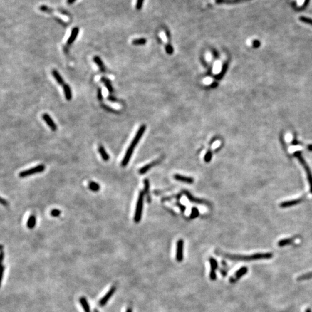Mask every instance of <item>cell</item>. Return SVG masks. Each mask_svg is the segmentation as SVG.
<instances>
[{"label": "cell", "mask_w": 312, "mask_h": 312, "mask_svg": "<svg viewBox=\"0 0 312 312\" xmlns=\"http://www.w3.org/2000/svg\"><path fill=\"white\" fill-rule=\"evenodd\" d=\"M145 129H146V127L143 125H142L140 128L139 129L137 133L136 134L135 136V138L133 139L132 141L131 142L130 146L128 147L125 154V156L124 157L123 160H122V162H121V165L122 167H125L127 165V164H128L131 158V156L132 155V153H133V152L136 147V146L137 145V144L138 143L140 139L141 138L142 135L143 134V133L145 132Z\"/></svg>", "instance_id": "1"}, {"label": "cell", "mask_w": 312, "mask_h": 312, "mask_svg": "<svg viewBox=\"0 0 312 312\" xmlns=\"http://www.w3.org/2000/svg\"><path fill=\"white\" fill-rule=\"evenodd\" d=\"M225 256L227 259H229L230 260L250 261H254V260L270 259L273 257V254L271 253H256V254H254L250 255V256L227 254L225 255Z\"/></svg>", "instance_id": "2"}, {"label": "cell", "mask_w": 312, "mask_h": 312, "mask_svg": "<svg viewBox=\"0 0 312 312\" xmlns=\"http://www.w3.org/2000/svg\"><path fill=\"white\" fill-rule=\"evenodd\" d=\"M145 195L143 191H140L139 192L134 216V222L135 223H139L141 220Z\"/></svg>", "instance_id": "3"}, {"label": "cell", "mask_w": 312, "mask_h": 312, "mask_svg": "<svg viewBox=\"0 0 312 312\" xmlns=\"http://www.w3.org/2000/svg\"><path fill=\"white\" fill-rule=\"evenodd\" d=\"M294 156L298 158V161L302 164V165L303 167V168L305 169V171L306 172L309 184V186H310V191H311V192L312 194V172H311V170L309 167L308 166V164L306 163V162L304 160L303 157L302 156L301 152H295L294 153Z\"/></svg>", "instance_id": "4"}, {"label": "cell", "mask_w": 312, "mask_h": 312, "mask_svg": "<svg viewBox=\"0 0 312 312\" xmlns=\"http://www.w3.org/2000/svg\"><path fill=\"white\" fill-rule=\"evenodd\" d=\"M45 167L44 165H43V164L39 165L38 166H36L35 167L31 168H30L29 170H27L21 171V172H20V173H19V176L20 177H22V178L34 175V174H36V173L42 172H43L45 171Z\"/></svg>", "instance_id": "5"}, {"label": "cell", "mask_w": 312, "mask_h": 312, "mask_svg": "<svg viewBox=\"0 0 312 312\" xmlns=\"http://www.w3.org/2000/svg\"><path fill=\"white\" fill-rule=\"evenodd\" d=\"M116 291V287L115 286H112L110 290L108 291V293L104 295V296L99 301V305L100 306H104L108 301L110 299V298L113 296L115 291Z\"/></svg>", "instance_id": "6"}, {"label": "cell", "mask_w": 312, "mask_h": 312, "mask_svg": "<svg viewBox=\"0 0 312 312\" xmlns=\"http://www.w3.org/2000/svg\"><path fill=\"white\" fill-rule=\"evenodd\" d=\"M183 241L180 239L176 244V259L178 262H182L183 259Z\"/></svg>", "instance_id": "7"}, {"label": "cell", "mask_w": 312, "mask_h": 312, "mask_svg": "<svg viewBox=\"0 0 312 312\" xmlns=\"http://www.w3.org/2000/svg\"><path fill=\"white\" fill-rule=\"evenodd\" d=\"M247 271H248V268L246 266H243L242 268H241L236 272V273L235 274L234 277L230 278L229 281L231 283L235 282L236 280H238V279L242 277L243 276L246 275L247 273Z\"/></svg>", "instance_id": "8"}, {"label": "cell", "mask_w": 312, "mask_h": 312, "mask_svg": "<svg viewBox=\"0 0 312 312\" xmlns=\"http://www.w3.org/2000/svg\"><path fill=\"white\" fill-rule=\"evenodd\" d=\"M42 119L44 121L46 122V123L48 124V125L50 127V128L52 130V131H56L57 125L54 121L53 120L52 118L48 113L43 114Z\"/></svg>", "instance_id": "9"}, {"label": "cell", "mask_w": 312, "mask_h": 312, "mask_svg": "<svg viewBox=\"0 0 312 312\" xmlns=\"http://www.w3.org/2000/svg\"><path fill=\"white\" fill-rule=\"evenodd\" d=\"M302 201H303V199L299 198V199H293V200H290L288 201H284L280 204V207L282 208L291 207H293L294 205L300 204L301 202H302Z\"/></svg>", "instance_id": "10"}, {"label": "cell", "mask_w": 312, "mask_h": 312, "mask_svg": "<svg viewBox=\"0 0 312 312\" xmlns=\"http://www.w3.org/2000/svg\"><path fill=\"white\" fill-rule=\"evenodd\" d=\"M173 177L175 180L177 181L187 183V184H192L194 182V180L193 179L192 177L183 176V175H179V174L175 175L173 176Z\"/></svg>", "instance_id": "11"}, {"label": "cell", "mask_w": 312, "mask_h": 312, "mask_svg": "<svg viewBox=\"0 0 312 312\" xmlns=\"http://www.w3.org/2000/svg\"><path fill=\"white\" fill-rule=\"evenodd\" d=\"M160 162V160H156L155 161H153L151 163H149L146 165H145L144 167H142L139 171V172L140 174L141 175H143V174H145V173H146L148 171H149L152 168L154 167L155 166H156V165H157L158 164V162Z\"/></svg>", "instance_id": "12"}, {"label": "cell", "mask_w": 312, "mask_h": 312, "mask_svg": "<svg viewBox=\"0 0 312 312\" xmlns=\"http://www.w3.org/2000/svg\"><path fill=\"white\" fill-rule=\"evenodd\" d=\"M184 194H186V197H187V198L191 202H194V203H196V204H208V202H207L206 201H204L203 199H199V198H195L194 197H193L190 193L187 191H184Z\"/></svg>", "instance_id": "13"}, {"label": "cell", "mask_w": 312, "mask_h": 312, "mask_svg": "<svg viewBox=\"0 0 312 312\" xmlns=\"http://www.w3.org/2000/svg\"><path fill=\"white\" fill-rule=\"evenodd\" d=\"M144 193H145V195H146V199H147V202L150 203V201H151V198H150V183H149V180L147 179H145L144 180Z\"/></svg>", "instance_id": "14"}, {"label": "cell", "mask_w": 312, "mask_h": 312, "mask_svg": "<svg viewBox=\"0 0 312 312\" xmlns=\"http://www.w3.org/2000/svg\"><path fill=\"white\" fill-rule=\"evenodd\" d=\"M79 32V29L78 27H75L72 30L71 35L67 41V43L68 45H71L76 39L78 35Z\"/></svg>", "instance_id": "15"}, {"label": "cell", "mask_w": 312, "mask_h": 312, "mask_svg": "<svg viewBox=\"0 0 312 312\" xmlns=\"http://www.w3.org/2000/svg\"><path fill=\"white\" fill-rule=\"evenodd\" d=\"M249 0H215V2L217 4H227V5H231V4H239L241 2H242L244 1H247Z\"/></svg>", "instance_id": "16"}, {"label": "cell", "mask_w": 312, "mask_h": 312, "mask_svg": "<svg viewBox=\"0 0 312 312\" xmlns=\"http://www.w3.org/2000/svg\"><path fill=\"white\" fill-rule=\"evenodd\" d=\"M63 90H64V93L66 100L68 101H71L72 99V91H71V89L70 86L67 84H64L63 85Z\"/></svg>", "instance_id": "17"}, {"label": "cell", "mask_w": 312, "mask_h": 312, "mask_svg": "<svg viewBox=\"0 0 312 312\" xmlns=\"http://www.w3.org/2000/svg\"><path fill=\"white\" fill-rule=\"evenodd\" d=\"M79 302L85 312H91L89 304L85 297H80L79 299Z\"/></svg>", "instance_id": "18"}, {"label": "cell", "mask_w": 312, "mask_h": 312, "mask_svg": "<svg viewBox=\"0 0 312 312\" xmlns=\"http://www.w3.org/2000/svg\"><path fill=\"white\" fill-rule=\"evenodd\" d=\"M52 75L54 77V78L55 79V80H56V82L60 85H62L64 84V80L63 79V78L61 77V75L59 73V72L56 70V69H53L52 71Z\"/></svg>", "instance_id": "19"}, {"label": "cell", "mask_w": 312, "mask_h": 312, "mask_svg": "<svg viewBox=\"0 0 312 312\" xmlns=\"http://www.w3.org/2000/svg\"><path fill=\"white\" fill-rule=\"evenodd\" d=\"M101 81L104 83L105 86L108 89L109 93H112L113 92V88L112 86L111 81L109 79L105 78V77H103L101 79Z\"/></svg>", "instance_id": "20"}, {"label": "cell", "mask_w": 312, "mask_h": 312, "mask_svg": "<svg viewBox=\"0 0 312 312\" xmlns=\"http://www.w3.org/2000/svg\"><path fill=\"white\" fill-rule=\"evenodd\" d=\"M93 60L94 61V63L99 67V68L100 69V71L103 72H105V66H104V63H103V60L101 59V58L98 56H95L93 58Z\"/></svg>", "instance_id": "21"}, {"label": "cell", "mask_w": 312, "mask_h": 312, "mask_svg": "<svg viewBox=\"0 0 312 312\" xmlns=\"http://www.w3.org/2000/svg\"><path fill=\"white\" fill-rule=\"evenodd\" d=\"M98 152L100 154V155L101 156V157L103 158V160L105 161H108L109 160V155L108 154V153L106 152V151L105 150V148L103 146L101 145L99 146L98 147Z\"/></svg>", "instance_id": "22"}, {"label": "cell", "mask_w": 312, "mask_h": 312, "mask_svg": "<svg viewBox=\"0 0 312 312\" xmlns=\"http://www.w3.org/2000/svg\"><path fill=\"white\" fill-rule=\"evenodd\" d=\"M295 238H287V239H284L280 240L278 242V246L279 247H283L288 244H291L294 241Z\"/></svg>", "instance_id": "23"}, {"label": "cell", "mask_w": 312, "mask_h": 312, "mask_svg": "<svg viewBox=\"0 0 312 312\" xmlns=\"http://www.w3.org/2000/svg\"><path fill=\"white\" fill-rule=\"evenodd\" d=\"M35 224H36V218L34 216L32 215L28 218L27 220V226L28 228L33 229V228H34Z\"/></svg>", "instance_id": "24"}, {"label": "cell", "mask_w": 312, "mask_h": 312, "mask_svg": "<svg viewBox=\"0 0 312 312\" xmlns=\"http://www.w3.org/2000/svg\"><path fill=\"white\" fill-rule=\"evenodd\" d=\"M88 187L90 190L94 192H97L100 189V186L99 184L95 182H90L88 184Z\"/></svg>", "instance_id": "25"}, {"label": "cell", "mask_w": 312, "mask_h": 312, "mask_svg": "<svg viewBox=\"0 0 312 312\" xmlns=\"http://www.w3.org/2000/svg\"><path fill=\"white\" fill-rule=\"evenodd\" d=\"M147 41L145 38L135 39L132 41V43L134 45H143L146 43Z\"/></svg>", "instance_id": "26"}, {"label": "cell", "mask_w": 312, "mask_h": 312, "mask_svg": "<svg viewBox=\"0 0 312 312\" xmlns=\"http://www.w3.org/2000/svg\"><path fill=\"white\" fill-rule=\"evenodd\" d=\"M209 262L210 265L211 270L216 271L218 268V263L217 261L213 258H210L209 259Z\"/></svg>", "instance_id": "27"}, {"label": "cell", "mask_w": 312, "mask_h": 312, "mask_svg": "<svg viewBox=\"0 0 312 312\" xmlns=\"http://www.w3.org/2000/svg\"><path fill=\"white\" fill-rule=\"evenodd\" d=\"M311 278H312V272L299 276V277L297 278V280L298 281H303V280H308V279H311Z\"/></svg>", "instance_id": "28"}, {"label": "cell", "mask_w": 312, "mask_h": 312, "mask_svg": "<svg viewBox=\"0 0 312 312\" xmlns=\"http://www.w3.org/2000/svg\"><path fill=\"white\" fill-rule=\"evenodd\" d=\"M199 214V212L198 209L197 208H193L191 210V213L190 217L191 219H195L197 217H198Z\"/></svg>", "instance_id": "29"}, {"label": "cell", "mask_w": 312, "mask_h": 312, "mask_svg": "<svg viewBox=\"0 0 312 312\" xmlns=\"http://www.w3.org/2000/svg\"><path fill=\"white\" fill-rule=\"evenodd\" d=\"M301 21L311 24L312 26V19L309 17H305V16H301L299 18Z\"/></svg>", "instance_id": "30"}, {"label": "cell", "mask_w": 312, "mask_h": 312, "mask_svg": "<svg viewBox=\"0 0 312 312\" xmlns=\"http://www.w3.org/2000/svg\"><path fill=\"white\" fill-rule=\"evenodd\" d=\"M61 214V211L57 209H54L51 212V214L53 217H58Z\"/></svg>", "instance_id": "31"}, {"label": "cell", "mask_w": 312, "mask_h": 312, "mask_svg": "<svg viewBox=\"0 0 312 312\" xmlns=\"http://www.w3.org/2000/svg\"><path fill=\"white\" fill-rule=\"evenodd\" d=\"M212 158V153L211 151H208L204 157V161L206 162H209L211 161Z\"/></svg>", "instance_id": "32"}, {"label": "cell", "mask_w": 312, "mask_h": 312, "mask_svg": "<svg viewBox=\"0 0 312 312\" xmlns=\"http://www.w3.org/2000/svg\"><path fill=\"white\" fill-rule=\"evenodd\" d=\"M145 0H137L136 2V9L137 10H140L142 8Z\"/></svg>", "instance_id": "33"}, {"label": "cell", "mask_w": 312, "mask_h": 312, "mask_svg": "<svg viewBox=\"0 0 312 312\" xmlns=\"http://www.w3.org/2000/svg\"><path fill=\"white\" fill-rule=\"evenodd\" d=\"M97 98L99 101H101L103 99V91L102 89L101 88H98L97 90Z\"/></svg>", "instance_id": "34"}, {"label": "cell", "mask_w": 312, "mask_h": 312, "mask_svg": "<svg viewBox=\"0 0 312 312\" xmlns=\"http://www.w3.org/2000/svg\"><path fill=\"white\" fill-rule=\"evenodd\" d=\"M209 277H210V279L212 280H216V279L217 278V276H216V274L215 271H213V270L210 271V274H209Z\"/></svg>", "instance_id": "35"}, {"label": "cell", "mask_w": 312, "mask_h": 312, "mask_svg": "<svg viewBox=\"0 0 312 312\" xmlns=\"http://www.w3.org/2000/svg\"><path fill=\"white\" fill-rule=\"evenodd\" d=\"M1 204L2 205H3L4 206H7L8 205L7 201L6 199L2 198H1Z\"/></svg>", "instance_id": "36"}, {"label": "cell", "mask_w": 312, "mask_h": 312, "mask_svg": "<svg viewBox=\"0 0 312 312\" xmlns=\"http://www.w3.org/2000/svg\"><path fill=\"white\" fill-rule=\"evenodd\" d=\"M253 45L255 48H258L260 46V42L259 41H255L253 42Z\"/></svg>", "instance_id": "37"}, {"label": "cell", "mask_w": 312, "mask_h": 312, "mask_svg": "<svg viewBox=\"0 0 312 312\" xmlns=\"http://www.w3.org/2000/svg\"><path fill=\"white\" fill-rule=\"evenodd\" d=\"M108 100L110 101H112V102H115L116 100V98H115L113 97L110 95L108 97Z\"/></svg>", "instance_id": "38"}, {"label": "cell", "mask_w": 312, "mask_h": 312, "mask_svg": "<svg viewBox=\"0 0 312 312\" xmlns=\"http://www.w3.org/2000/svg\"><path fill=\"white\" fill-rule=\"evenodd\" d=\"M5 269V268L4 265H2V277H1V279H2V280L3 276H4V274Z\"/></svg>", "instance_id": "39"}, {"label": "cell", "mask_w": 312, "mask_h": 312, "mask_svg": "<svg viewBox=\"0 0 312 312\" xmlns=\"http://www.w3.org/2000/svg\"><path fill=\"white\" fill-rule=\"evenodd\" d=\"M75 1H76V0H67V2H68V4H73Z\"/></svg>", "instance_id": "40"}, {"label": "cell", "mask_w": 312, "mask_h": 312, "mask_svg": "<svg viewBox=\"0 0 312 312\" xmlns=\"http://www.w3.org/2000/svg\"><path fill=\"white\" fill-rule=\"evenodd\" d=\"M305 312H312V310H311V309H310V308H308V309H306Z\"/></svg>", "instance_id": "41"}, {"label": "cell", "mask_w": 312, "mask_h": 312, "mask_svg": "<svg viewBox=\"0 0 312 312\" xmlns=\"http://www.w3.org/2000/svg\"><path fill=\"white\" fill-rule=\"evenodd\" d=\"M308 149L310 150V151H312V145H309L308 146Z\"/></svg>", "instance_id": "42"}, {"label": "cell", "mask_w": 312, "mask_h": 312, "mask_svg": "<svg viewBox=\"0 0 312 312\" xmlns=\"http://www.w3.org/2000/svg\"><path fill=\"white\" fill-rule=\"evenodd\" d=\"M126 312H132V309H131V308H128V309H127V310L126 311Z\"/></svg>", "instance_id": "43"}, {"label": "cell", "mask_w": 312, "mask_h": 312, "mask_svg": "<svg viewBox=\"0 0 312 312\" xmlns=\"http://www.w3.org/2000/svg\"><path fill=\"white\" fill-rule=\"evenodd\" d=\"M94 312H99V311H98L97 309H94Z\"/></svg>", "instance_id": "44"}]
</instances>
